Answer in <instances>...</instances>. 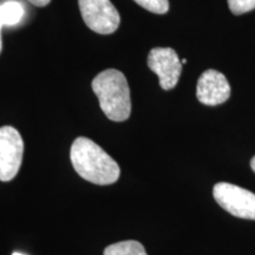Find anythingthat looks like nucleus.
Masks as SVG:
<instances>
[{"label":"nucleus","mask_w":255,"mask_h":255,"mask_svg":"<svg viewBox=\"0 0 255 255\" xmlns=\"http://www.w3.org/2000/svg\"><path fill=\"white\" fill-rule=\"evenodd\" d=\"M70 158L76 173L88 182L108 186L120 178L121 169L117 162L87 137H78L73 141Z\"/></svg>","instance_id":"1"},{"label":"nucleus","mask_w":255,"mask_h":255,"mask_svg":"<svg viewBox=\"0 0 255 255\" xmlns=\"http://www.w3.org/2000/svg\"><path fill=\"white\" fill-rule=\"evenodd\" d=\"M92 90L105 116L114 122H124L131 115V98L126 76L119 70L108 69L92 81Z\"/></svg>","instance_id":"2"},{"label":"nucleus","mask_w":255,"mask_h":255,"mask_svg":"<svg viewBox=\"0 0 255 255\" xmlns=\"http://www.w3.org/2000/svg\"><path fill=\"white\" fill-rule=\"evenodd\" d=\"M79 11L87 26L100 34L114 33L121 24V15L110 0H78Z\"/></svg>","instance_id":"3"},{"label":"nucleus","mask_w":255,"mask_h":255,"mask_svg":"<svg viewBox=\"0 0 255 255\" xmlns=\"http://www.w3.org/2000/svg\"><path fill=\"white\" fill-rule=\"evenodd\" d=\"M216 202L226 212L240 219L255 220V194L235 184L220 182L213 189Z\"/></svg>","instance_id":"4"},{"label":"nucleus","mask_w":255,"mask_h":255,"mask_svg":"<svg viewBox=\"0 0 255 255\" xmlns=\"http://www.w3.org/2000/svg\"><path fill=\"white\" fill-rule=\"evenodd\" d=\"M24 155V142L13 127L0 128V181L8 182L17 176Z\"/></svg>","instance_id":"5"},{"label":"nucleus","mask_w":255,"mask_h":255,"mask_svg":"<svg viewBox=\"0 0 255 255\" xmlns=\"http://www.w3.org/2000/svg\"><path fill=\"white\" fill-rule=\"evenodd\" d=\"M148 66L158 76L159 85L163 90L176 87L182 72V63L175 50L170 47H155L148 55Z\"/></svg>","instance_id":"6"},{"label":"nucleus","mask_w":255,"mask_h":255,"mask_svg":"<svg viewBox=\"0 0 255 255\" xmlns=\"http://www.w3.org/2000/svg\"><path fill=\"white\" fill-rule=\"evenodd\" d=\"M231 96V87L227 78L216 70H207L197 81L196 97L205 105L225 103Z\"/></svg>","instance_id":"7"},{"label":"nucleus","mask_w":255,"mask_h":255,"mask_svg":"<svg viewBox=\"0 0 255 255\" xmlns=\"http://www.w3.org/2000/svg\"><path fill=\"white\" fill-rule=\"evenodd\" d=\"M103 255H148L141 242L135 240L121 241L110 245L104 250Z\"/></svg>","instance_id":"8"},{"label":"nucleus","mask_w":255,"mask_h":255,"mask_svg":"<svg viewBox=\"0 0 255 255\" xmlns=\"http://www.w3.org/2000/svg\"><path fill=\"white\" fill-rule=\"evenodd\" d=\"M24 17V7L18 1H6L0 5V19L4 26H14Z\"/></svg>","instance_id":"9"},{"label":"nucleus","mask_w":255,"mask_h":255,"mask_svg":"<svg viewBox=\"0 0 255 255\" xmlns=\"http://www.w3.org/2000/svg\"><path fill=\"white\" fill-rule=\"evenodd\" d=\"M133 1L152 13L164 14L169 11L168 0H133Z\"/></svg>","instance_id":"10"},{"label":"nucleus","mask_w":255,"mask_h":255,"mask_svg":"<svg viewBox=\"0 0 255 255\" xmlns=\"http://www.w3.org/2000/svg\"><path fill=\"white\" fill-rule=\"evenodd\" d=\"M228 6L234 14H244L255 8V0H228Z\"/></svg>","instance_id":"11"},{"label":"nucleus","mask_w":255,"mask_h":255,"mask_svg":"<svg viewBox=\"0 0 255 255\" xmlns=\"http://www.w3.org/2000/svg\"><path fill=\"white\" fill-rule=\"evenodd\" d=\"M28 1H30L31 4H33L34 6H37V7H44V6L50 4L51 0H28Z\"/></svg>","instance_id":"12"},{"label":"nucleus","mask_w":255,"mask_h":255,"mask_svg":"<svg viewBox=\"0 0 255 255\" xmlns=\"http://www.w3.org/2000/svg\"><path fill=\"white\" fill-rule=\"evenodd\" d=\"M4 26V24H2L1 19H0V52H1V49H2V40H1V28Z\"/></svg>","instance_id":"13"},{"label":"nucleus","mask_w":255,"mask_h":255,"mask_svg":"<svg viewBox=\"0 0 255 255\" xmlns=\"http://www.w3.org/2000/svg\"><path fill=\"white\" fill-rule=\"evenodd\" d=\"M251 167H252V169H253L254 173H255V156H254L253 158H252V161H251Z\"/></svg>","instance_id":"14"},{"label":"nucleus","mask_w":255,"mask_h":255,"mask_svg":"<svg viewBox=\"0 0 255 255\" xmlns=\"http://www.w3.org/2000/svg\"><path fill=\"white\" fill-rule=\"evenodd\" d=\"M181 63H182V65H183V64L187 63V59H182V60H181Z\"/></svg>","instance_id":"15"},{"label":"nucleus","mask_w":255,"mask_h":255,"mask_svg":"<svg viewBox=\"0 0 255 255\" xmlns=\"http://www.w3.org/2000/svg\"><path fill=\"white\" fill-rule=\"evenodd\" d=\"M12 255H24V254H20V253H13Z\"/></svg>","instance_id":"16"}]
</instances>
